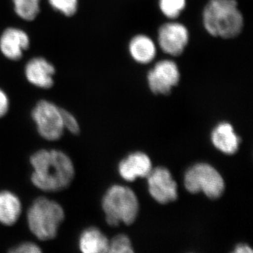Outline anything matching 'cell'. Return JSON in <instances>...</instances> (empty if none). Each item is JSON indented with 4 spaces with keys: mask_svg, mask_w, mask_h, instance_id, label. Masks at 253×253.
I'll list each match as a JSON object with an SVG mask.
<instances>
[{
    "mask_svg": "<svg viewBox=\"0 0 253 253\" xmlns=\"http://www.w3.org/2000/svg\"><path fill=\"white\" fill-rule=\"evenodd\" d=\"M40 135L49 141L59 140L63 136L62 109L54 103L42 100L37 103L31 113Z\"/></svg>",
    "mask_w": 253,
    "mask_h": 253,
    "instance_id": "8992f818",
    "label": "cell"
},
{
    "mask_svg": "<svg viewBox=\"0 0 253 253\" xmlns=\"http://www.w3.org/2000/svg\"><path fill=\"white\" fill-rule=\"evenodd\" d=\"M31 181L38 189L58 192L67 189L74 179L75 167L66 153L57 149H41L32 155Z\"/></svg>",
    "mask_w": 253,
    "mask_h": 253,
    "instance_id": "6da1fadb",
    "label": "cell"
},
{
    "mask_svg": "<svg viewBox=\"0 0 253 253\" xmlns=\"http://www.w3.org/2000/svg\"><path fill=\"white\" fill-rule=\"evenodd\" d=\"M12 253H41V247L33 242H25L14 246L10 249Z\"/></svg>",
    "mask_w": 253,
    "mask_h": 253,
    "instance_id": "7402d4cb",
    "label": "cell"
},
{
    "mask_svg": "<svg viewBox=\"0 0 253 253\" xmlns=\"http://www.w3.org/2000/svg\"><path fill=\"white\" fill-rule=\"evenodd\" d=\"M152 169L151 162L147 155L134 153L129 155L119 164L118 170L123 179L134 181L137 177H147Z\"/></svg>",
    "mask_w": 253,
    "mask_h": 253,
    "instance_id": "7c38bea8",
    "label": "cell"
},
{
    "mask_svg": "<svg viewBox=\"0 0 253 253\" xmlns=\"http://www.w3.org/2000/svg\"><path fill=\"white\" fill-rule=\"evenodd\" d=\"M203 21L210 35L223 39L236 38L244 28V17L236 0H210Z\"/></svg>",
    "mask_w": 253,
    "mask_h": 253,
    "instance_id": "7a4b0ae2",
    "label": "cell"
},
{
    "mask_svg": "<svg viewBox=\"0 0 253 253\" xmlns=\"http://www.w3.org/2000/svg\"><path fill=\"white\" fill-rule=\"evenodd\" d=\"M15 12L25 21H33L38 16L41 0H13Z\"/></svg>",
    "mask_w": 253,
    "mask_h": 253,
    "instance_id": "e0dca14e",
    "label": "cell"
},
{
    "mask_svg": "<svg viewBox=\"0 0 253 253\" xmlns=\"http://www.w3.org/2000/svg\"><path fill=\"white\" fill-rule=\"evenodd\" d=\"M30 46V38L26 32L16 28H8L0 37V51L5 57L18 61Z\"/></svg>",
    "mask_w": 253,
    "mask_h": 253,
    "instance_id": "30bf717a",
    "label": "cell"
},
{
    "mask_svg": "<svg viewBox=\"0 0 253 253\" xmlns=\"http://www.w3.org/2000/svg\"><path fill=\"white\" fill-rule=\"evenodd\" d=\"M214 146L226 154H234L239 149V138L234 131V128L228 123L218 125L212 133Z\"/></svg>",
    "mask_w": 253,
    "mask_h": 253,
    "instance_id": "5bb4252c",
    "label": "cell"
},
{
    "mask_svg": "<svg viewBox=\"0 0 253 253\" xmlns=\"http://www.w3.org/2000/svg\"><path fill=\"white\" fill-rule=\"evenodd\" d=\"M134 252L131 247V241L127 236L121 234L115 236L109 241V253H131Z\"/></svg>",
    "mask_w": 253,
    "mask_h": 253,
    "instance_id": "d6986e66",
    "label": "cell"
},
{
    "mask_svg": "<svg viewBox=\"0 0 253 253\" xmlns=\"http://www.w3.org/2000/svg\"><path fill=\"white\" fill-rule=\"evenodd\" d=\"M62 119L63 126L65 129H68L73 134H79L81 128L79 123L75 116L66 110L62 109Z\"/></svg>",
    "mask_w": 253,
    "mask_h": 253,
    "instance_id": "44dd1931",
    "label": "cell"
},
{
    "mask_svg": "<svg viewBox=\"0 0 253 253\" xmlns=\"http://www.w3.org/2000/svg\"><path fill=\"white\" fill-rule=\"evenodd\" d=\"M158 43L166 54L178 56L184 52L189 40L185 26L176 22L163 24L158 30Z\"/></svg>",
    "mask_w": 253,
    "mask_h": 253,
    "instance_id": "ba28073f",
    "label": "cell"
},
{
    "mask_svg": "<svg viewBox=\"0 0 253 253\" xmlns=\"http://www.w3.org/2000/svg\"><path fill=\"white\" fill-rule=\"evenodd\" d=\"M9 109V100L7 95L0 89V118L4 117Z\"/></svg>",
    "mask_w": 253,
    "mask_h": 253,
    "instance_id": "603a6c76",
    "label": "cell"
},
{
    "mask_svg": "<svg viewBox=\"0 0 253 253\" xmlns=\"http://www.w3.org/2000/svg\"><path fill=\"white\" fill-rule=\"evenodd\" d=\"M64 219L62 206L45 197L35 200L27 212L28 227L32 234L41 241H50L56 238Z\"/></svg>",
    "mask_w": 253,
    "mask_h": 253,
    "instance_id": "3957f363",
    "label": "cell"
},
{
    "mask_svg": "<svg viewBox=\"0 0 253 253\" xmlns=\"http://www.w3.org/2000/svg\"><path fill=\"white\" fill-rule=\"evenodd\" d=\"M147 178L150 194L157 202L166 204L177 199V185L168 169H151Z\"/></svg>",
    "mask_w": 253,
    "mask_h": 253,
    "instance_id": "9c48e42d",
    "label": "cell"
},
{
    "mask_svg": "<svg viewBox=\"0 0 253 253\" xmlns=\"http://www.w3.org/2000/svg\"><path fill=\"white\" fill-rule=\"evenodd\" d=\"M22 212L21 200L14 193L0 191V224L12 226L16 224Z\"/></svg>",
    "mask_w": 253,
    "mask_h": 253,
    "instance_id": "4fadbf2b",
    "label": "cell"
},
{
    "mask_svg": "<svg viewBox=\"0 0 253 253\" xmlns=\"http://www.w3.org/2000/svg\"><path fill=\"white\" fill-rule=\"evenodd\" d=\"M186 0H159L161 12L167 18H177L185 9Z\"/></svg>",
    "mask_w": 253,
    "mask_h": 253,
    "instance_id": "ac0fdd59",
    "label": "cell"
},
{
    "mask_svg": "<svg viewBox=\"0 0 253 253\" xmlns=\"http://www.w3.org/2000/svg\"><path fill=\"white\" fill-rule=\"evenodd\" d=\"M129 51L136 62L147 64L156 57V46L154 41L144 35H138L131 40Z\"/></svg>",
    "mask_w": 253,
    "mask_h": 253,
    "instance_id": "2e32d148",
    "label": "cell"
},
{
    "mask_svg": "<svg viewBox=\"0 0 253 253\" xmlns=\"http://www.w3.org/2000/svg\"><path fill=\"white\" fill-rule=\"evenodd\" d=\"M51 7L66 16H72L78 11V0H48Z\"/></svg>",
    "mask_w": 253,
    "mask_h": 253,
    "instance_id": "ffe728a7",
    "label": "cell"
},
{
    "mask_svg": "<svg viewBox=\"0 0 253 253\" xmlns=\"http://www.w3.org/2000/svg\"><path fill=\"white\" fill-rule=\"evenodd\" d=\"M78 247L84 253H109V241L99 229L92 226L81 233Z\"/></svg>",
    "mask_w": 253,
    "mask_h": 253,
    "instance_id": "9a60e30c",
    "label": "cell"
},
{
    "mask_svg": "<svg viewBox=\"0 0 253 253\" xmlns=\"http://www.w3.org/2000/svg\"><path fill=\"white\" fill-rule=\"evenodd\" d=\"M106 222L116 226L121 222L129 225L135 221L139 212V202L132 190L126 186H111L102 200Z\"/></svg>",
    "mask_w": 253,
    "mask_h": 253,
    "instance_id": "277c9868",
    "label": "cell"
},
{
    "mask_svg": "<svg viewBox=\"0 0 253 253\" xmlns=\"http://www.w3.org/2000/svg\"><path fill=\"white\" fill-rule=\"evenodd\" d=\"M147 81L150 89L154 94H169L180 81V72L175 62L162 60L148 73Z\"/></svg>",
    "mask_w": 253,
    "mask_h": 253,
    "instance_id": "52a82bcc",
    "label": "cell"
},
{
    "mask_svg": "<svg viewBox=\"0 0 253 253\" xmlns=\"http://www.w3.org/2000/svg\"><path fill=\"white\" fill-rule=\"evenodd\" d=\"M234 253H252L253 250L247 245L241 244L236 246Z\"/></svg>",
    "mask_w": 253,
    "mask_h": 253,
    "instance_id": "cb8c5ba5",
    "label": "cell"
},
{
    "mask_svg": "<svg viewBox=\"0 0 253 253\" xmlns=\"http://www.w3.org/2000/svg\"><path fill=\"white\" fill-rule=\"evenodd\" d=\"M184 186L191 194L202 191L210 199H216L224 192V181L221 174L212 166L199 163L186 171Z\"/></svg>",
    "mask_w": 253,
    "mask_h": 253,
    "instance_id": "5b68a950",
    "label": "cell"
},
{
    "mask_svg": "<svg viewBox=\"0 0 253 253\" xmlns=\"http://www.w3.org/2000/svg\"><path fill=\"white\" fill-rule=\"evenodd\" d=\"M54 66L44 58H33L25 67L27 81L42 89H49L54 85Z\"/></svg>",
    "mask_w": 253,
    "mask_h": 253,
    "instance_id": "8fae6325",
    "label": "cell"
}]
</instances>
